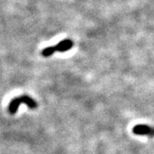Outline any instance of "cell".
<instances>
[{
  "label": "cell",
  "instance_id": "cell-4",
  "mask_svg": "<svg viewBox=\"0 0 154 154\" xmlns=\"http://www.w3.org/2000/svg\"><path fill=\"white\" fill-rule=\"evenodd\" d=\"M56 51H57L56 50V46H48V47L45 48L42 51L41 54L44 56V57H50V56L52 55Z\"/></svg>",
  "mask_w": 154,
  "mask_h": 154
},
{
  "label": "cell",
  "instance_id": "cell-3",
  "mask_svg": "<svg viewBox=\"0 0 154 154\" xmlns=\"http://www.w3.org/2000/svg\"><path fill=\"white\" fill-rule=\"evenodd\" d=\"M73 45H74V42L72 41L71 39L66 38V39H63L58 44H57V45H55V46L56 50L57 51L64 52V51H67L71 49Z\"/></svg>",
  "mask_w": 154,
  "mask_h": 154
},
{
  "label": "cell",
  "instance_id": "cell-2",
  "mask_svg": "<svg viewBox=\"0 0 154 154\" xmlns=\"http://www.w3.org/2000/svg\"><path fill=\"white\" fill-rule=\"evenodd\" d=\"M133 133L137 135H149V136H154V128L147 125H142L139 124L133 128Z\"/></svg>",
  "mask_w": 154,
  "mask_h": 154
},
{
  "label": "cell",
  "instance_id": "cell-1",
  "mask_svg": "<svg viewBox=\"0 0 154 154\" xmlns=\"http://www.w3.org/2000/svg\"><path fill=\"white\" fill-rule=\"evenodd\" d=\"M21 104H25L28 106V108L30 109H36L37 108V103L35 102V100L30 98L28 95H22L20 98H16V99H12L11 102L9 105V112L11 114H15L17 113V110L19 108V106Z\"/></svg>",
  "mask_w": 154,
  "mask_h": 154
}]
</instances>
